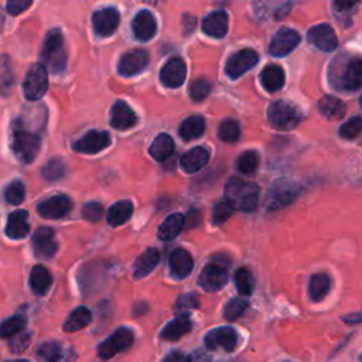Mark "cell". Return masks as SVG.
Instances as JSON below:
<instances>
[{
  "mask_svg": "<svg viewBox=\"0 0 362 362\" xmlns=\"http://www.w3.org/2000/svg\"><path fill=\"white\" fill-rule=\"evenodd\" d=\"M92 320V313L89 308L81 305V307H76L69 315L68 318L65 320L64 322V331L65 332H75V331H79L82 328H85Z\"/></svg>",
  "mask_w": 362,
  "mask_h": 362,
  "instance_id": "obj_33",
  "label": "cell"
},
{
  "mask_svg": "<svg viewBox=\"0 0 362 362\" xmlns=\"http://www.w3.org/2000/svg\"><path fill=\"white\" fill-rule=\"evenodd\" d=\"M72 208V201L65 194L52 195L41 201L37 206L38 214L45 219H59L65 216Z\"/></svg>",
  "mask_w": 362,
  "mask_h": 362,
  "instance_id": "obj_11",
  "label": "cell"
},
{
  "mask_svg": "<svg viewBox=\"0 0 362 362\" xmlns=\"http://www.w3.org/2000/svg\"><path fill=\"white\" fill-rule=\"evenodd\" d=\"M136 123L137 115L134 110L124 100H116L110 110V126L116 130H127Z\"/></svg>",
  "mask_w": 362,
  "mask_h": 362,
  "instance_id": "obj_20",
  "label": "cell"
},
{
  "mask_svg": "<svg viewBox=\"0 0 362 362\" xmlns=\"http://www.w3.org/2000/svg\"><path fill=\"white\" fill-rule=\"evenodd\" d=\"M33 3L31 1H8L6 4V10L13 14V16H17L20 14L21 11H24L25 8H28Z\"/></svg>",
  "mask_w": 362,
  "mask_h": 362,
  "instance_id": "obj_52",
  "label": "cell"
},
{
  "mask_svg": "<svg viewBox=\"0 0 362 362\" xmlns=\"http://www.w3.org/2000/svg\"><path fill=\"white\" fill-rule=\"evenodd\" d=\"M66 167L59 158H52L49 160L41 170V175L47 181H57L65 175Z\"/></svg>",
  "mask_w": 362,
  "mask_h": 362,
  "instance_id": "obj_40",
  "label": "cell"
},
{
  "mask_svg": "<svg viewBox=\"0 0 362 362\" xmlns=\"http://www.w3.org/2000/svg\"><path fill=\"white\" fill-rule=\"evenodd\" d=\"M148 61H150V57L144 49L127 51L119 59L117 72L123 76H133L144 71Z\"/></svg>",
  "mask_w": 362,
  "mask_h": 362,
  "instance_id": "obj_15",
  "label": "cell"
},
{
  "mask_svg": "<svg viewBox=\"0 0 362 362\" xmlns=\"http://www.w3.org/2000/svg\"><path fill=\"white\" fill-rule=\"evenodd\" d=\"M24 198H25V187L21 181L14 180L6 187V189H4L6 202H8L11 205H18L24 201Z\"/></svg>",
  "mask_w": 362,
  "mask_h": 362,
  "instance_id": "obj_39",
  "label": "cell"
},
{
  "mask_svg": "<svg viewBox=\"0 0 362 362\" xmlns=\"http://www.w3.org/2000/svg\"><path fill=\"white\" fill-rule=\"evenodd\" d=\"M307 40L324 52H331L338 47V38L334 28L325 23L311 27L307 33Z\"/></svg>",
  "mask_w": 362,
  "mask_h": 362,
  "instance_id": "obj_12",
  "label": "cell"
},
{
  "mask_svg": "<svg viewBox=\"0 0 362 362\" xmlns=\"http://www.w3.org/2000/svg\"><path fill=\"white\" fill-rule=\"evenodd\" d=\"M82 215L86 221L98 222L103 215V205L100 202H96V201L86 202L82 208Z\"/></svg>",
  "mask_w": 362,
  "mask_h": 362,
  "instance_id": "obj_49",
  "label": "cell"
},
{
  "mask_svg": "<svg viewBox=\"0 0 362 362\" xmlns=\"http://www.w3.org/2000/svg\"><path fill=\"white\" fill-rule=\"evenodd\" d=\"M332 6L337 13H342V11H348L349 8L355 7L356 3L355 1H335Z\"/></svg>",
  "mask_w": 362,
  "mask_h": 362,
  "instance_id": "obj_55",
  "label": "cell"
},
{
  "mask_svg": "<svg viewBox=\"0 0 362 362\" xmlns=\"http://www.w3.org/2000/svg\"><path fill=\"white\" fill-rule=\"evenodd\" d=\"M163 362H191L189 356L181 351H173L165 355Z\"/></svg>",
  "mask_w": 362,
  "mask_h": 362,
  "instance_id": "obj_53",
  "label": "cell"
},
{
  "mask_svg": "<svg viewBox=\"0 0 362 362\" xmlns=\"http://www.w3.org/2000/svg\"><path fill=\"white\" fill-rule=\"evenodd\" d=\"M132 30H133L134 37L139 41L146 42V41L151 40L157 31L156 17L148 10H140L133 18Z\"/></svg>",
  "mask_w": 362,
  "mask_h": 362,
  "instance_id": "obj_19",
  "label": "cell"
},
{
  "mask_svg": "<svg viewBox=\"0 0 362 362\" xmlns=\"http://www.w3.org/2000/svg\"><path fill=\"white\" fill-rule=\"evenodd\" d=\"M148 151H150V156L157 161L167 160L174 153V140H173V137L167 133L158 134L153 140Z\"/></svg>",
  "mask_w": 362,
  "mask_h": 362,
  "instance_id": "obj_31",
  "label": "cell"
},
{
  "mask_svg": "<svg viewBox=\"0 0 362 362\" xmlns=\"http://www.w3.org/2000/svg\"><path fill=\"white\" fill-rule=\"evenodd\" d=\"M204 344L208 349H223L226 352H232L238 344V334L232 327H218L205 335Z\"/></svg>",
  "mask_w": 362,
  "mask_h": 362,
  "instance_id": "obj_10",
  "label": "cell"
},
{
  "mask_svg": "<svg viewBox=\"0 0 362 362\" xmlns=\"http://www.w3.org/2000/svg\"><path fill=\"white\" fill-rule=\"evenodd\" d=\"M7 57L6 55H3V58H1V88H3V90L6 92V89L8 88V86H11L13 85V72H11V68L7 65Z\"/></svg>",
  "mask_w": 362,
  "mask_h": 362,
  "instance_id": "obj_51",
  "label": "cell"
},
{
  "mask_svg": "<svg viewBox=\"0 0 362 362\" xmlns=\"http://www.w3.org/2000/svg\"><path fill=\"white\" fill-rule=\"evenodd\" d=\"M331 288V279L325 273H315L308 283V294L313 301H321Z\"/></svg>",
  "mask_w": 362,
  "mask_h": 362,
  "instance_id": "obj_36",
  "label": "cell"
},
{
  "mask_svg": "<svg viewBox=\"0 0 362 362\" xmlns=\"http://www.w3.org/2000/svg\"><path fill=\"white\" fill-rule=\"evenodd\" d=\"M30 338H31L30 332H21V334H17L16 337H13V338L10 339L8 346H10V349H11L13 352H16V354H21L23 351H25V349H27V346H28V344H30Z\"/></svg>",
  "mask_w": 362,
  "mask_h": 362,
  "instance_id": "obj_50",
  "label": "cell"
},
{
  "mask_svg": "<svg viewBox=\"0 0 362 362\" xmlns=\"http://www.w3.org/2000/svg\"><path fill=\"white\" fill-rule=\"evenodd\" d=\"M170 263V272L175 279H184L187 277L194 267V260L189 252H187L182 247H175L168 257Z\"/></svg>",
  "mask_w": 362,
  "mask_h": 362,
  "instance_id": "obj_21",
  "label": "cell"
},
{
  "mask_svg": "<svg viewBox=\"0 0 362 362\" xmlns=\"http://www.w3.org/2000/svg\"><path fill=\"white\" fill-rule=\"evenodd\" d=\"M41 146L40 136L25 129L18 120L13 123L11 150L17 160L23 164H30L38 154Z\"/></svg>",
  "mask_w": 362,
  "mask_h": 362,
  "instance_id": "obj_2",
  "label": "cell"
},
{
  "mask_svg": "<svg viewBox=\"0 0 362 362\" xmlns=\"http://www.w3.org/2000/svg\"><path fill=\"white\" fill-rule=\"evenodd\" d=\"M120 21L119 11L113 7H105L96 10L92 14V27L99 37H109L112 35Z\"/></svg>",
  "mask_w": 362,
  "mask_h": 362,
  "instance_id": "obj_14",
  "label": "cell"
},
{
  "mask_svg": "<svg viewBox=\"0 0 362 362\" xmlns=\"http://www.w3.org/2000/svg\"><path fill=\"white\" fill-rule=\"evenodd\" d=\"M7 362H28L25 359H16V361H7Z\"/></svg>",
  "mask_w": 362,
  "mask_h": 362,
  "instance_id": "obj_57",
  "label": "cell"
},
{
  "mask_svg": "<svg viewBox=\"0 0 362 362\" xmlns=\"http://www.w3.org/2000/svg\"><path fill=\"white\" fill-rule=\"evenodd\" d=\"M110 144V136L107 132L90 130L83 137L74 143V150L83 154H96L105 150Z\"/></svg>",
  "mask_w": 362,
  "mask_h": 362,
  "instance_id": "obj_16",
  "label": "cell"
},
{
  "mask_svg": "<svg viewBox=\"0 0 362 362\" xmlns=\"http://www.w3.org/2000/svg\"><path fill=\"white\" fill-rule=\"evenodd\" d=\"M260 82L267 92H276L284 85V71L276 64L266 65L260 72Z\"/></svg>",
  "mask_w": 362,
  "mask_h": 362,
  "instance_id": "obj_29",
  "label": "cell"
},
{
  "mask_svg": "<svg viewBox=\"0 0 362 362\" xmlns=\"http://www.w3.org/2000/svg\"><path fill=\"white\" fill-rule=\"evenodd\" d=\"M160 262V253L157 249L150 247L146 252H143L134 262L133 266V277L134 279H143L147 274H150L154 267L158 264Z\"/></svg>",
  "mask_w": 362,
  "mask_h": 362,
  "instance_id": "obj_26",
  "label": "cell"
},
{
  "mask_svg": "<svg viewBox=\"0 0 362 362\" xmlns=\"http://www.w3.org/2000/svg\"><path fill=\"white\" fill-rule=\"evenodd\" d=\"M342 320L346 321V322H349V324L362 322V310H361V311H356V313H352V314H348V315H344Z\"/></svg>",
  "mask_w": 362,
  "mask_h": 362,
  "instance_id": "obj_56",
  "label": "cell"
},
{
  "mask_svg": "<svg viewBox=\"0 0 362 362\" xmlns=\"http://www.w3.org/2000/svg\"><path fill=\"white\" fill-rule=\"evenodd\" d=\"M34 253L40 259H49L55 255L58 245L54 239V230L48 226L38 228L33 236Z\"/></svg>",
  "mask_w": 362,
  "mask_h": 362,
  "instance_id": "obj_18",
  "label": "cell"
},
{
  "mask_svg": "<svg viewBox=\"0 0 362 362\" xmlns=\"http://www.w3.org/2000/svg\"><path fill=\"white\" fill-rule=\"evenodd\" d=\"M359 103H361V106H362V96L359 98Z\"/></svg>",
  "mask_w": 362,
  "mask_h": 362,
  "instance_id": "obj_59",
  "label": "cell"
},
{
  "mask_svg": "<svg viewBox=\"0 0 362 362\" xmlns=\"http://www.w3.org/2000/svg\"><path fill=\"white\" fill-rule=\"evenodd\" d=\"M202 31L215 38H222L228 33V14L222 10L211 11L202 21Z\"/></svg>",
  "mask_w": 362,
  "mask_h": 362,
  "instance_id": "obj_23",
  "label": "cell"
},
{
  "mask_svg": "<svg viewBox=\"0 0 362 362\" xmlns=\"http://www.w3.org/2000/svg\"><path fill=\"white\" fill-rule=\"evenodd\" d=\"M301 187L288 178L276 180L267 189L264 197V206L269 211H277L290 205L298 195Z\"/></svg>",
  "mask_w": 362,
  "mask_h": 362,
  "instance_id": "obj_4",
  "label": "cell"
},
{
  "mask_svg": "<svg viewBox=\"0 0 362 362\" xmlns=\"http://www.w3.org/2000/svg\"><path fill=\"white\" fill-rule=\"evenodd\" d=\"M341 82L342 88L346 90H356L362 88V58H352L346 64Z\"/></svg>",
  "mask_w": 362,
  "mask_h": 362,
  "instance_id": "obj_27",
  "label": "cell"
},
{
  "mask_svg": "<svg viewBox=\"0 0 362 362\" xmlns=\"http://www.w3.org/2000/svg\"><path fill=\"white\" fill-rule=\"evenodd\" d=\"M228 259H214L201 272L198 277V284L205 291H218L228 281Z\"/></svg>",
  "mask_w": 362,
  "mask_h": 362,
  "instance_id": "obj_6",
  "label": "cell"
},
{
  "mask_svg": "<svg viewBox=\"0 0 362 362\" xmlns=\"http://www.w3.org/2000/svg\"><path fill=\"white\" fill-rule=\"evenodd\" d=\"M51 283H52V277H51L48 269H45L41 264H37L31 269L30 287L35 294H38V296L45 294L48 291V288L51 287Z\"/></svg>",
  "mask_w": 362,
  "mask_h": 362,
  "instance_id": "obj_32",
  "label": "cell"
},
{
  "mask_svg": "<svg viewBox=\"0 0 362 362\" xmlns=\"http://www.w3.org/2000/svg\"><path fill=\"white\" fill-rule=\"evenodd\" d=\"M209 160V150L205 146H197L188 150L181 157V167L185 173L192 174L199 171L204 165H206Z\"/></svg>",
  "mask_w": 362,
  "mask_h": 362,
  "instance_id": "obj_22",
  "label": "cell"
},
{
  "mask_svg": "<svg viewBox=\"0 0 362 362\" xmlns=\"http://www.w3.org/2000/svg\"><path fill=\"white\" fill-rule=\"evenodd\" d=\"M48 88V78H47V68L42 64H34L28 69L23 90L28 100H38L44 96Z\"/></svg>",
  "mask_w": 362,
  "mask_h": 362,
  "instance_id": "obj_8",
  "label": "cell"
},
{
  "mask_svg": "<svg viewBox=\"0 0 362 362\" xmlns=\"http://www.w3.org/2000/svg\"><path fill=\"white\" fill-rule=\"evenodd\" d=\"M257 164H259V156L253 150H247L242 153L236 161L238 170L243 174H252L257 168Z\"/></svg>",
  "mask_w": 362,
  "mask_h": 362,
  "instance_id": "obj_42",
  "label": "cell"
},
{
  "mask_svg": "<svg viewBox=\"0 0 362 362\" xmlns=\"http://www.w3.org/2000/svg\"><path fill=\"white\" fill-rule=\"evenodd\" d=\"M233 205L232 202L225 198V199H221L215 204L214 209H212V222L216 223V225H221L225 221L229 219V216L232 215V211H233Z\"/></svg>",
  "mask_w": 362,
  "mask_h": 362,
  "instance_id": "obj_44",
  "label": "cell"
},
{
  "mask_svg": "<svg viewBox=\"0 0 362 362\" xmlns=\"http://www.w3.org/2000/svg\"><path fill=\"white\" fill-rule=\"evenodd\" d=\"M28 232H30L28 212L24 209L11 212L6 222V235L11 239H21Z\"/></svg>",
  "mask_w": 362,
  "mask_h": 362,
  "instance_id": "obj_24",
  "label": "cell"
},
{
  "mask_svg": "<svg viewBox=\"0 0 362 362\" xmlns=\"http://www.w3.org/2000/svg\"><path fill=\"white\" fill-rule=\"evenodd\" d=\"M37 354L44 362H59L62 359V348L58 342L41 344Z\"/></svg>",
  "mask_w": 362,
  "mask_h": 362,
  "instance_id": "obj_41",
  "label": "cell"
},
{
  "mask_svg": "<svg viewBox=\"0 0 362 362\" xmlns=\"http://www.w3.org/2000/svg\"><path fill=\"white\" fill-rule=\"evenodd\" d=\"M259 61V55L256 51L250 48L239 49L238 52L232 54L225 65V72L229 78L235 79L242 76L245 72L252 69Z\"/></svg>",
  "mask_w": 362,
  "mask_h": 362,
  "instance_id": "obj_9",
  "label": "cell"
},
{
  "mask_svg": "<svg viewBox=\"0 0 362 362\" xmlns=\"http://www.w3.org/2000/svg\"><path fill=\"white\" fill-rule=\"evenodd\" d=\"M300 40H301L300 34L296 30L283 27L272 38L269 45V52L273 57H284L298 45Z\"/></svg>",
  "mask_w": 362,
  "mask_h": 362,
  "instance_id": "obj_13",
  "label": "cell"
},
{
  "mask_svg": "<svg viewBox=\"0 0 362 362\" xmlns=\"http://www.w3.org/2000/svg\"><path fill=\"white\" fill-rule=\"evenodd\" d=\"M199 305V301H198V297L194 294V293H187V294H182L178 297L177 303H175V313H185L188 310H192V308H197Z\"/></svg>",
  "mask_w": 362,
  "mask_h": 362,
  "instance_id": "obj_48",
  "label": "cell"
},
{
  "mask_svg": "<svg viewBox=\"0 0 362 362\" xmlns=\"http://www.w3.org/2000/svg\"><path fill=\"white\" fill-rule=\"evenodd\" d=\"M235 284H236L238 291L242 296H250L253 291V287H255V280H253L252 273L245 267L238 269L235 273Z\"/></svg>",
  "mask_w": 362,
  "mask_h": 362,
  "instance_id": "obj_38",
  "label": "cell"
},
{
  "mask_svg": "<svg viewBox=\"0 0 362 362\" xmlns=\"http://www.w3.org/2000/svg\"><path fill=\"white\" fill-rule=\"evenodd\" d=\"M185 225V216L178 214V212H174L171 215H168L160 225L158 228V238L164 242H168V240H173L175 239V236L181 232V229L184 228Z\"/></svg>",
  "mask_w": 362,
  "mask_h": 362,
  "instance_id": "obj_30",
  "label": "cell"
},
{
  "mask_svg": "<svg viewBox=\"0 0 362 362\" xmlns=\"http://www.w3.org/2000/svg\"><path fill=\"white\" fill-rule=\"evenodd\" d=\"M259 192L260 189L256 184L238 177H232L225 185L226 198L235 208L245 212H252L257 208Z\"/></svg>",
  "mask_w": 362,
  "mask_h": 362,
  "instance_id": "obj_1",
  "label": "cell"
},
{
  "mask_svg": "<svg viewBox=\"0 0 362 362\" xmlns=\"http://www.w3.org/2000/svg\"><path fill=\"white\" fill-rule=\"evenodd\" d=\"M318 110L324 117L329 120H338L345 116L346 106L339 98L334 95H325L318 102Z\"/></svg>",
  "mask_w": 362,
  "mask_h": 362,
  "instance_id": "obj_28",
  "label": "cell"
},
{
  "mask_svg": "<svg viewBox=\"0 0 362 362\" xmlns=\"http://www.w3.org/2000/svg\"><path fill=\"white\" fill-rule=\"evenodd\" d=\"M185 75H187L185 62L181 58L174 57L163 65L160 71V81L167 88H178L184 83Z\"/></svg>",
  "mask_w": 362,
  "mask_h": 362,
  "instance_id": "obj_17",
  "label": "cell"
},
{
  "mask_svg": "<svg viewBox=\"0 0 362 362\" xmlns=\"http://www.w3.org/2000/svg\"><path fill=\"white\" fill-rule=\"evenodd\" d=\"M132 214H133V204L130 201H117L109 208L106 219L110 226H119L127 222Z\"/></svg>",
  "mask_w": 362,
  "mask_h": 362,
  "instance_id": "obj_34",
  "label": "cell"
},
{
  "mask_svg": "<svg viewBox=\"0 0 362 362\" xmlns=\"http://www.w3.org/2000/svg\"><path fill=\"white\" fill-rule=\"evenodd\" d=\"M209 92H211V83L204 78L194 81L189 86V96L195 102H199L204 98H206L209 95Z\"/></svg>",
  "mask_w": 362,
  "mask_h": 362,
  "instance_id": "obj_47",
  "label": "cell"
},
{
  "mask_svg": "<svg viewBox=\"0 0 362 362\" xmlns=\"http://www.w3.org/2000/svg\"><path fill=\"white\" fill-rule=\"evenodd\" d=\"M133 331L126 327L117 328L112 335L102 341L98 346V356L102 359H110L123 349L129 348L133 342Z\"/></svg>",
  "mask_w": 362,
  "mask_h": 362,
  "instance_id": "obj_7",
  "label": "cell"
},
{
  "mask_svg": "<svg viewBox=\"0 0 362 362\" xmlns=\"http://www.w3.org/2000/svg\"><path fill=\"white\" fill-rule=\"evenodd\" d=\"M192 328V321L187 314H181L164 325L160 337L165 341H175L182 335L188 334Z\"/></svg>",
  "mask_w": 362,
  "mask_h": 362,
  "instance_id": "obj_25",
  "label": "cell"
},
{
  "mask_svg": "<svg viewBox=\"0 0 362 362\" xmlns=\"http://www.w3.org/2000/svg\"><path fill=\"white\" fill-rule=\"evenodd\" d=\"M178 132H180V136L187 141L192 139H198L205 132V120L202 116H198V115L189 116L181 122Z\"/></svg>",
  "mask_w": 362,
  "mask_h": 362,
  "instance_id": "obj_35",
  "label": "cell"
},
{
  "mask_svg": "<svg viewBox=\"0 0 362 362\" xmlns=\"http://www.w3.org/2000/svg\"><path fill=\"white\" fill-rule=\"evenodd\" d=\"M358 362H362V354L359 355V358H358Z\"/></svg>",
  "mask_w": 362,
  "mask_h": 362,
  "instance_id": "obj_58",
  "label": "cell"
},
{
  "mask_svg": "<svg viewBox=\"0 0 362 362\" xmlns=\"http://www.w3.org/2000/svg\"><path fill=\"white\" fill-rule=\"evenodd\" d=\"M247 301L243 300V298H232L223 308V317L228 320V321H235L238 320L243 313L245 310L247 308Z\"/></svg>",
  "mask_w": 362,
  "mask_h": 362,
  "instance_id": "obj_46",
  "label": "cell"
},
{
  "mask_svg": "<svg viewBox=\"0 0 362 362\" xmlns=\"http://www.w3.org/2000/svg\"><path fill=\"white\" fill-rule=\"evenodd\" d=\"M267 119L277 130H291L301 122V112L290 102L274 100L267 109Z\"/></svg>",
  "mask_w": 362,
  "mask_h": 362,
  "instance_id": "obj_5",
  "label": "cell"
},
{
  "mask_svg": "<svg viewBox=\"0 0 362 362\" xmlns=\"http://www.w3.org/2000/svg\"><path fill=\"white\" fill-rule=\"evenodd\" d=\"M218 134L219 139L222 141H228V143H233L239 139L240 136V127L239 123L235 119H225L221 122L219 129H218Z\"/></svg>",
  "mask_w": 362,
  "mask_h": 362,
  "instance_id": "obj_37",
  "label": "cell"
},
{
  "mask_svg": "<svg viewBox=\"0 0 362 362\" xmlns=\"http://www.w3.org/2000/svg\"><path fill=\"white\" fill-rule=\"evenodd\" d=\"M25 327V318L21 317V315H14V317H10L7 320L3 321L1 324V337L3 338H8V337H16L23 328Z\"/></svg>",
  "mask_w": 362,
  "mask_h": 362,
  "instance_id": "obj_43",
  "label": "cell"
},
{
  "mask_svg": "<svg viewBox=\"0 0 362 362\" xmlns=\"http://www.w3.org/2000/svg\"><path fill=\"white\" fill-rule=\"evenodd\" d=\"M362 133V117H351L339 127V136L346 140H352Z\"/></svg>",
  "mask_w": 362,
  "mask_h": 362,
  "instance_id": "obj_45",
  "label": "cell"
},
{
  "mask_svg": "<svg viewBox=\"0 0 362 362\" xmlns=\"http://www.w3.org/2000/svg\"><path fill=\"white\" fill-rule=\"evenodd\" d=\"M42 65L51 72H61L66 65V52L64 48V37L59 30H51L45 35L41 49Z\"/></svg>",
  "mask_w": 362,
  "mask_h": 362,
  "instance_id": "obj_3",
  "label": "cell"
},
{
  "mask_svg": "<svg viewBox=\"0 0 362 362\" xmlns=\"http://www.w3.org/2000/svg\"><path fill=\"white\" fill-rule=\"evenodd\" d=\"M199 221H201V214L197 209H192L185 215V226L187 228H195L199 223Z\"/></svg>",
  "mask_w": 362,
  "mask_h": 362,
  "instance_id": "obj_54",
  "label": "cell"
}]
</instances>
